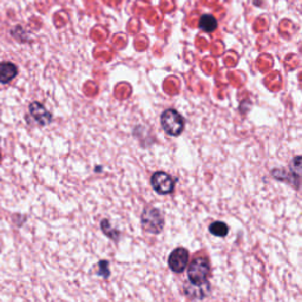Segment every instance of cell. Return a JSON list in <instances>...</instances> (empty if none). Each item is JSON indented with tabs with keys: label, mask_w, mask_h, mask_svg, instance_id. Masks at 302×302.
<instances>
[{
	"label": "cell",
	"mask_w": 302,
	"mask_h": 302,
	"mask_svg": "<svg viewBox=\"0 0 302 302\" xmlns=\"http://www.w3.org/2000/svg\"><path fill=\"white\" fill-rule=\"evenodd\" d=\"M28 110H30L31 116L34 118V121L37 122L39 125H42V127H46V125H49L52 122V114L50 112L42 103H31Z\"/></svg>",
	"instance_id": "6"
},
{
	"label": "cell",
	"mask_w": 302,
	"mask_h": 302,
	"mask_svg": "<svg viewBox=\"0 0 302 302\" xmlns=\"http://www.w3.org/2000/svg\"><path fill=\"white\" fill-rule=\"evenodd\" d=\"M161 125L169 136L177 137L184 130L185 122L178 111H176L175 109H168L162 114Z\"/></svg>",
	"instance_id": "1"
},
{
	"label": "cell",
	"mask_w": 302,
	"mask_h": 302,
	"mask_svg": "<svg viewBox=\"0 0 302 302\" xmlns=\"http://www.w3.org/2000/svg\"><path fill=\"white\" fill-rule=\"evenodd\" d=\"M141 221L143 229L146 233L160 234L164 228L163 215L156 208L146 207L142 214Z\"/></svg>",
	"instance_id": "2"
},
{
	"label": "cell",
	"mask_w": 302,
	"mask_h": 302,
	"mask_svg": "<svg viewBox=\"0 0 302 302\" xmlns=\"http://www.w3.org/2000/svg\"><path fill=\"white\" fill-rule=\"evenodd\" d=\"M100 229H102V232L105 234L107 237H110L111 240H114V241L120 240V233H118V230L114 229L112 226L110 225L109 221L107 220H103L102 222H100Z\"/></svg>",
	"instance_id": "11"
},
{
	"label": "cell",
	"mask_w": 302,
	"mask_h": 302,
	"mask_svg": "<svg viewBox=\"0 0 302 302\" xmlns=\"http://www.w3.org/2000/svg\"><path fill=\"white\" fill-rule=\"evenodd\" d=\"M151 185L161 195H169L175 190V182L172 177L164 171L155 172L151 177Z\"/></svg>",
	"instance_id": "4"
},
{
	"label": "cell",
	"mask_w": 302,
	"mask_h": 302,
	"mask_svg": "<svg viewBox=\"0 0 302 302\" xmlns=\"http://www.w3.org/2000/svg\"><path fill=\"white\" fill-rule=\"evenodd\" d=\"M218 23L213 14H203L200 18L199 27L204 32H213L217 28Z\"/></svg>",
	"instance_id": "9"
},
{
	"label": "cell",
	"mask_w": 302,
	"mask_h": 302,
	"mask_svg": "<svg viewBox=\"0 0 302 302\" xmlns=\"http://www.w3.org/2000/svg\"><path fill=\"white\" fill-rule=\"evenodd\" d=\"M0 162H2V151H0Z\"/></svg>",
	"instance_id": "14"
},
{
	"label": "cell",
	"mask_w": 302,
	"mask_h": 302,
	"mask_svg": "<svg viewBox=\"0 0 302 302\" xmlns=\"http://www.w3.org/2000/svg\"><path fill=\"white\" fill-rule=\"evenodd\" d=\"M99 271L97 272V274L99 276H102L104 279H107L110 276V271H109V261L106 260H102L98 263Z\"/></svg>",
	"instance_id": "13"
},
{
	"label": "cell",
	"mask_w": 302,
	"mask_h": 302,
	"mask_svg": "<svg viewBox=\"0 0 302 302\" xmlns=\"http://www.w3.org/2000/svg\"><path fill=\"white\" fill-rule=\"evenodd\" d=\"M209 232L215 236L224 237L226 234L229 233V226L226 225L224 222L216 221V222H213V223L209 225Z\"/></svg>",
	"instance_id": "10"
},
{
	"label": "cell",
	"mask_w": 302,
	"mask_h": 302,
	"mask_svg": "<svg viewBox=\"0 0 302 302\" xmlns=\"http://www.w3.org/2000/svg\"><path fill=\"white\" fill-rule=\"evenodd\" d=\"M210 273V263L207 257H196L188 268L189 281L194 285H201V283L208 281V275Z\"/></svg>",
	"instance_id": "3"
},
{
	"label": "cell",
	"mask_w": 302,
	"mask_h": 302,
	"mask_svg": "<svg viewBox=\"0 0 302 302\" xmlns=\"http://www.w3.org/2000/svg\"><path fill=\"white\" fill-rule=\"evenodd\" d=\"M18 74V67L13 63L3 62L0 63V83L7 84L12 82Z\"/></svg>",
	"instance_id": "8"
},
{
	"label": "cell",
	"mask_w": 302,
	"mask_h": 302,
	"mask_svg": "<svg viewBox=\"0 0 302 302\" xmlns=\"http://www.w3.org/2000/svg\"><path fill=\"white\" fill-rule=\"evenodd\" d=\"M289 170L293 176L302 178V156H296L295 158H293V161L290 162Z\"/></svg>",
	"instance_id": "12"
},
{
	"label": "cell",
	"mask_w": 302,
	"mask_h": 302,
	"mask_svg": "<svg viewBox=\"0 0 302 302\" xmlns=\"http://www.w3.org/2000/svg\"><path fill=\"white\" fill-rule=\"evenodd\" d=\"M184 293L190 299H204L210 293V285L208 281L201 283V285H194L189 281L184 285Z\"/></svg>",
	"instance_id": "7"
},
{
	"label": "cell",
	"mask_w": 302,
	"mask_h": 302,
	"mask_svg": "<svg viewBox=\"0 0 302 302\" xmlns=\"http://www.w3.org/2000/svg\"><path fill=\"white\" fill-rule=\"evenodd\" d=\"M189 261V251L185 248H177L169 256L168 263L172 272L182 273L184 272Z\"/></svg>",
	"instance_id": "5"
}]
</instances>
